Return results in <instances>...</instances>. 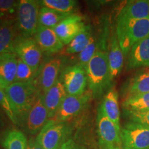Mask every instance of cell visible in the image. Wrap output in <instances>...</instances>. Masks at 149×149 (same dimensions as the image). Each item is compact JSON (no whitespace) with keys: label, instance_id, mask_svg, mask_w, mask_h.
Wrapping results in <instances>:
<instances>
[{"label":"cell","instance_id":"6da1fadb","mask_svg":"<svg viewBox=\"0 0 149 149\" xmlns=\"http://www.w3.org/2000/svg\"><path fill=\"white\" fill-rule=\"evenodd\" d=\"M89 90L93 97L99 98L109 91L113 79L110 72L108 53L98 51L85 66Z\"/></svg>","mask_w":149,"mask_h":149},{"label":"cell","instance_id":"7a4b0ae2","mask_svg":"<svg viewBox=\"0 0 149 149\" xmlns=\"http://www.w3.org/2000/svg\"><path fill=\"white\" fill-rule=\"evenodd\" d=\"M19 125L41 93L35 81L14 82L4 89Z\"/></svg>","mask_w":149,"mask_h":149},{"label":"cell","instance_id":"3957f363","mask_svg":"<svg viewBox=\"0 0 149 149\" xmlns=\"http://www.w3.org/2000/svg\"><path fill=\"white\" fill-rule=\"evenodd\" d=\"M116 34L124 55H128L134 44L149 37V18H117Z\"/></svg>","mask_w":149,"mask_h":149},{"label":"cell","instance_id":"277c9868","mask_svg":"<svg viewBox=\"0 0 149 149\" xmlns=\"http://www.w3.org/2000/svg\"><path fill=\"white\" fill-rule=\"evenodd\" d=\"M39 1L21 0L18 1L16 26L19 35L24 37L35 36L38 28Z\"/></svg>","mask_w":149,"mask_h":149},{"label":"cell","instance_id":"5b68a950","mask_svg":"<svg viewBox=\"0 0 149 149\" xmlns=\"http://www.w3.org/2000/svg\"><path fill=\"white\" fill-rule=\"evenodd\" d=\"M71 132L68 122L49 120L36 138L43 149H59L70 138Z\"/></svg>","mask_w":149,"mask_h":149},{"label":"cell","instance_id":"8992f818","mask_svg":"<svg viewBox=\"0 0 149 149\" xmlns=\"http://www.w3.org/2000/svg\"><path fill=\"white\" fill-rule=\"evenodd\" d=\"M97 126L99 143L102 149L122 148L120 130L105 115L100 104L97 108Z\"/></svg>","mask_w":149,"mask_h":149},{"label":"cell","instance_id":"52a82bcc","mask_svg":"<svg viewBox=\"0 0 149 149\" xmlns=\"http://www.w3.org/2000/svg\"><path fill=\"white\" fill-rule=\"evenodd\" d=\"M14 53L18 58L31 67L35 73L41 68L42 51L35 38L18 35L14 46Z\"/></svg>","mask_w":149,"mask_h":149},{"label":"cell","instance_id":"ba28073f","mask_svg":"<svg viewBox=\"0 0 149 149\" xmlns=\"http://www.w3.org/2000/svg\"><path fill=\"white\" fill-rule=\"evenodd\" d=\"M59 79L63 84L68 95H81L86 92L88 85L85 68L79 64L64 68Z\"/></svg>","mask_w":149,"mask_h":149},{"label":"cell","instance_id":"9c48e42d","mask_svg":"<svg viewBox=\"0 0 149 149\" xmlns=\"http://www.w3.org/2000/svg\"><path fill=\"white\" fill-rule=\"evenodd\" d=\"M93 95L90 91L81 95H67L57 111L53 120L68 122L81 114L90 104Z\"/></svg>","mask_w":149,"mask_h":149},{"label":"cell","instance_id":"30bf717a","mask_svg":"<svg viewBox=\"0 0 149 149\" xmlns=\"http://www.w3.org/2000/svg\"><path fill=\"white\" fill-rule=\"evenodd\" d=\"M124 149H149V128L134 122H128L120 129Z\"/></svg>","mask_w":149,"mask_h":149},{"label":"cell","instance_id":"8fae6325","mask_svg":"<svg viewBox=\"0 0 149 149\" xmlns=\"http://www.w3.org/2000/svg\"><path fill=\"white\" fill-rule=\"evenodd\" d=\"M48 120V112L44 106L42 95L41 94L19 126H22L26 133L31 135H35L40 133Z\"/></svg>","mask_w":149,"mask_h":149},{"label":"cell","instance_id":"7c38bea8","mask_svg":"<svg viewBox=\"0 0 149 149\" xmlns=\"http://www.w3.org/2000/svg\"><path fill=\"white\" fill-rule=\"evenodd\" d=\"M86 26L81 16L73 14L63 20L53 29L63 44L68 45L74 37L83 31Z\"/></svg>","mask_w":149,"mask_h":149},{"label":"cell","instance_id":"4fadbf2b","mask_svg":"<svg viewBox=\"0 0 149 149\" xmlns=\"http://www.w3.org/2000/svg\"><path fill=\"white\" fill-rule=\"evenodd\" d=\"M34 38L42 52L47 54L57 53L64 48V44L53 29L39 26Z\"/></svg>","mask_w":149,"mask_h":149},{"label":"cell","instance_id":"5bb4252c","mask_svg":"<svg viewBox=\"0 0 149 149\" xmlns=\"http://www.w3.org/2000/svg\"><path fill=\"white\" fill-rule=\"evenodd\" d=\"M62 61L59 57L50 59L43 65L40 73V86L45 93L57 83L61 74Z\"/></svg>","mask_w":149,"mask_h":149},{"label":"cell","instance_id":"9a60e30c","mask_svg":"<svg viewBox=\"0 0 149 149\" xmlns=\"http://www.w3.org/2000/svg\"><path fill=\"white\" fill-rule=\"evenodd\" d=\"M149 66V37L134 44L128 54V70Z\"/></svg>","mask_w":149,"mask_h":149},{"label":"cell","instance_id":"2e32d148","mask_svg":"<svg viewBox=\"0 0 149 149\" xmlns=\"http://www.w3.org/2000/svg\"><path fill=\"white\" fill-rule=\"evenodd\" d=\"M68 95L63 84L60 80L42 95V100L48 112L49 119L54 118L61 102Z\"/></svg>","mask_w":149,"mask_h":149},{"label":"cell","instance_id":"e0dca14e","mask_svg":"<svg viewBox=\"0 0 149 149\" xmlns=\"http://www.w3.org/2000/svg\"><path fill=\"white\" fill-rule=\"evenodd\" d=\"M18 35L16 20L0 19V54L14 53L15 43Z\"/></svg>","mask_w":149,"mask_h":149},{"label":"cell","instance_id":"ac0fdd59","mask_svg":"<svg viewBox=\"0 0 149 149\" xmlns=\"http://www.w3.org/2000/svg\"><path fill=\"white\" fill-rule=\"evenodd\" d=\"M17 59V56L14 53L0 54V79L7 86L15 82Z\"/></svg>","mask_w":149,"mask_h":149},{"label":"cell","instance_id":"d6986e66","mask_svg":"<svg viewBox=\"0 0 149 149\" xmlns=\"http://www.w3.org/2000/svg\"><path fill=\"white\" fill-rule=\"evenodd\" d=\"M118 18L140 19L149 18V1H129L121 10Z\"/></svg>","mask_w":149,"mask_h":149},{"label":"cell","instance_id":"ffe728a7","mask_svg":"<svg viewBox=\"0 0 149 149\" xmlns=\"http://www.w3.org/2000/svg\"><path fill=\"white\" fill-rule=\"evenodd\" d=\"M108 58L111 77L113 80L120 74L124 64V53L120 48L116 33L112 36Z\"/></svg>","mask_w":149,"mask_h":149},{"label":"cell","instance_id":"44dd1931","mask_svg":"<svg viewBox=\"0 0 149 149\" xmlns=\"http://www.w3.org/2000/svg\"><path fill=\"white\" fill-rule=\"evenodd\" d=\"M100 105L105 115L120 130V113L118 103V93L117 91L114 88L109 89L104 95L103 101Z\"/></svg>","mask_w":149,"mask_h":149},{"label":"cell","instance_id":"7402d4cb","mask_svg":"<svg viewBox=\"0 0 149 149\" xmlns=\"http://www.w3.org/2000/svg\"><path fill=\"white\" fill-rule=\"evenodd\" d=\"M0 142L3 149H27L26 135L21 130L15 128L4 132Z\"/></svg>","mask_w":149,"mask_h":149},{"label":"cell","instance_id":"603a6c76","mask_svg":"<svg viewBox=\"0 0 149 149\" xmlns=\"http://www.w3.org/2000/svg\"><path fill=\"white\" fill-rule=\"evenodd\" d=\"M72 15L73 14L64 13L46 8L45 6H42L39 12L38 25L40 26L54 29L63 20Z\"/></svg>","mask_w":149,"mask_h":149},{"label":"cell","instance_id":"cb8c5ba5","mask_svg":"<svg viewBox=\"0 0 149 149\" xmlns=\"http://www.w3.org/2000/svg\"><path fill=\"white\" fill-rule=\"evenodd\" d=\"M93 38L92 29L89 25H86L83 31L74 37L68 44L66 49V53L67 54L80 53L90 44Z\"/></svg>","mask_w":149,"mask_h":149},{"label":"cell","instance_id":"d4e9b609","mask_svg":"<svg viewBox=\"0 0 149 149\" xmlns=\"http://www.w3.org/2000/svg\"><path fill=\"white\" fill-rule=\"evenodd\" d=\"M123 109L135 112L149 111V93L128 95L124 103Z\"/></svg>","mask_w":149,"mask_h":149},{"label":"cell","instance_id":"484cf974","mask_svg":"<svg viewBox=\"0 0 149 149\" xmlns=\"http://www.w3.org/2000/svg\"><path fill=\"white\" fill-rule=\"evenodd\" d=\"M128 91L129 95L149 93V69L141 72L133 78Z\"/></svg>","mask_w":149,"mask_h":149},{"label":"cell","instance_id":"4316f807","mask_svg":"<svg viewBox=\"0 0 149 149\" xmlns=\"http://www.w3.org/2000/svg\"><path fill=\"white\" fill-rule=\"evenodd\" d=\"M40 4L52 10L64 13L74 14L77 1L74 0H43L39 1Z\"/></svg>","mask_w":149,"mask_h":149},{"label":"cell","instance_id":"83f0119b","mask_svg":"<svg viewBox=\"0 0 149 149\" xmlns=\"http://www.w3.org/2000/svg\"><path fill=\"white\" fill-rule=\"evenodd\" d=\"M18 1L13 0H0V19L16 20Z\"/></svg>","mask_w":149,"mask_h":149},{"label":"cell","instance_id":"f1b7e54d","mask_svg":"<svg viewBox=\"0 0 149 149\" xmlns=\"http://www.w3.org/2000/svg\"><path fill=\"white\" fill-rule=\"evenodd\" d=\"M37 74L29 65L19 58L17 59V69L15 82H33Z\"/></svg>","mask_w":149,"mask_h":149},{"label":"cell","instance_id":"f546056e","mask_svg":"<svg viewBox=\"0 0 149 149\" xmlns=\"http://www.w3.org/2000/svg\"><path fill=\"white\" fill-rule=\"evenodd\" d=\"M99 50V44L95 37H93L90 44L83 50L79 55V64L82 66L84 68L86 66L89 61L92 59L97 51Z\"/></svg>","mask_w":149,"mask_h":149},{"label":"cell","instance_id":"4dcf8cb0","mask_svg":"<svg viewBox=\"0 0 149 149\" xmlns=\"http://www.w3.org/2000/svg\"><path fill=\"white\" fill-rule=\"evenodd\" d=\"M124 114L131 122L149 128V111L145 112H135L124 110Z\"/></svg>","mask_w":149,"mask_h":149},{"label":"cell","instance_id":"1f68e13d","mask_svg":"<svg viewBox=\"0 0 149 149\" xmlns=\"http://www.w3.org/2000/svg\"><path fill=\"white\" fill-rule=\"evenodd\" d=\"M0 107L5 112V113L7 115V116L8 117L11 122L17 125L15 115L13 111L10 102H9V100L4 90H1V89H0Z\"/></svg>","mask_w":149,"mask_h":149},{"label":"cell","instance_id":"d6a6232c","mask_svg":"<svg viewBox=\"0 0 149 149\" xmlns=\"http://www.w3.org/2000/svg\"><path fill=\"white\" fill-rule=\"evenodd\" d=\"M59 149H85L77 144L72 138H69Z\"/></svg>","mask_w":149,"mask_h":149},{"label":"cell","instance_id":"836d02e7","mask_svg":"<svg viewBox=\"0 0 149 149\" xmlns=\"http://www.w3.org/2000/svg\"><path fill=\"white\" fill-rule=\"evenodd\" d=\"M27 149H43L36 137H31L28 140Z\"/></svg>","mask_w":149,"mask_h":149},{"label":"cell","instance_id":"e575fe53","mask_svg":"<svg viewBox=\"0 0 149 149\" xmlns=\"http://www.w3.org/2000/svg\"><path fill=\"white\" fill-rule=\"evenodd\" d=\"M7 86H7L4 82H3V81H2L1 79H0V89H1V90H4V89L6 88Z\"/></svg>","mask_w":149,"mask_h":149},{"label":"cell","instance_id":"d590c367","mask_svg":"<svg viewBox=\"0 0 149 149\" xmlns=\"http://www.w3.org/2000/svg\"><path fill=\"white\" fill-rule=\"evenodd\" d=\"M116 149H124V148H123L122 147V148H116Z\"/></svg>","mask_w":149,"mask_h":149},{"label":"cell","instance_id":"8d00e7d4","mask_svg":"<svg viewBox=\"0 0 149 149\" xmlns=\"http://www.w3.org/2000/svg\"><path fill=\"white\" fill-rule=\"evenodd\" d=\"M0 149H3V148H0Z\"/></svg>","mask_w":149,"mask_h":149}]
</instances>
